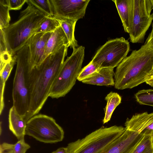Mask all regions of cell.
I'll list each match as a JSON object with an SVG mask.
<instances>
[{"label":"cell","instance_id":"obj_17","mask_svg":"<svg viewBox=\"0 0 153 153\" xmlns=\"http://www.w3.org/2000/svg\"><path fill=\"white\" fill-rule=\"evenodd\" d=\"M113 68H103L91 77L83 80V83L100 86H114L115 72Z\"/></svg>","mask_w":153,"mask_h":153},{"label":"cell","instance_id":"obj_4","mask_svg":"<svg viewBox=\"0 0 153 153\" xmlns=\"http://www.w3.org/2000/svg\"><path fill=\"white\" fill-rule=\"evenodd\" d=\"M16 54L17 66L12 91L13 106L25 119L29 112L30 102V52L27 44L26 43Z\"/></svg>","mask_w":153,"mask_h":153},{"label":"cell","instance_id":"obj_2","mask_svg":"<svg viewBox=\"0 0 153 153\" xmlns=\"http://www.w3.org/2000/svg\"><path fill=\"white\" fill-rule=\"evenodd\" d=\"M153 71V49L144 44L117 67L114 87L118 90L134 88L149 79Z\"/></svg>","mask_w":153,"mask_h":153},{"label":"cell","instance_id":"obj_10","mask_svg":"<svg viewBox=\"0 0 153 153\" xmlns=\"http://www.w3.org/2000/svg\"><path fill=\"white\" fill-rule=\"evenodd\" d=\"M54 17L77 22L84 16L90 0H50Z\"/></svg>","mask_w":153,"mask_h":153},{"label":"cell","instance_id":"obj_35","mask_svg":"<svg viewBox=\"0 0 153 153\" xmlns=\"http://www.w3.org/2000/svg\"><path fill=\"white\" fill-rule=\"evenodd\" d=\"M151 1L152 4V8L153 9V0H151Z\"/></svg>","mask_w":153,"mask_h":153},{"label":"cell","instance_id":"obj_24","mask_svg":"<svg viewBox=\"0 0 153 153\" xmlns=\"http://www.w3.org/2000/svg\"><path fill=\"white\" fill-rule=\"evenodd\" d=\"M131 153H153V146L151 135H144Z\"/></svg>","mask_w":153,"mask_h":153},{"label":"cell","instance_id":"obj_27","mask_svg":"<svg viewBox=\"0 0 153 153\" xmlns=\"http://www.w3.org/2000/svg\"><path fill=\"white\" fill-rule=\"evenodd\" d=\"M100 69L97 65L91 61L87 65L81 69L77 79L82 82L91 77Z\"/></svg>","mask_w":153,"mask_h":153},{"label":"cell","instance_id":"obj_12","mask_svg":"<svg viewBox=\"0 0 153 153\" xmlns=\"http://www.w3.org/2000/svg\"><path fill=\"white\" fill-rule=\"evenodd\" d=\"M139 133L126 129L116 143L105 153H131L144 136Z\"/></svg>","mask_w":153,"mask_h":153},{"label":"cell","instance_id":"obj_31","mask_svg":"<svg viewBox=\"0 0 153 153\" xmlns=\"http://www.w3.org/2000/svg\"><path fill=\"white\" fill-rule=\"evenodd\" d=\"M145 44L147 45L153 49V23L152 25V31L147 38Z\"/></svg>","mask_w":153,"mask_h":153},{"label":"cell","instance_id":"obj_7","mask_svg":"<svg viewBox=\"0 0 153 153\" xmlns=\"http://www.w3.org/2000/svg\"><path fill=\"white\" fill-rule=\"evenodd\" d=\"M25 134L40 142L54 143L63 140L64 132L62 128L53 117L39 114L28 120Z\"/></svg>","mask_w":153,"mask_h":153},{"label":"cell","instance_id":"obj_6","mask_svg":"<svg viewBox=\"0 0 153 153\" xmlns=\"http://www.w3.org/2000/svg\"><path fill=\"white\" fill-rule=\"evenodd\" d=\"M84 47L73 49L71 56L67 57L51 88L49 97L58 99L64 97L76 83L85 56Z\"/></svg>","mask_w":153,"mask_h":153},{"label":"cell","instance_id":"obj_9","mask_svg":"<svg viewBox=\"0 0 153 153\" xmlns=\"http://www.w3.org/2000/svg\"><path fill=\"white\" fill-rule=\"evenodd\" d=\"M151 0H134L133 25L129 33L133 43H142L153 20Z\"/></svg>","mask_w":153,"mask_h":153},{"label":"cell","instance_id":"obj_5","mask_svg":"<svg viewBox=\"0 0 153 153\" xmlns=\"http://www.w3.org/2000/svg\"><path fill=\"white\" fill-rule=\"evenodd\" d=\"M126 130L122 126H102L83 138L68 144V153H105Z\"/></svg>","mask_w":153,"mask_h":153},{"label":"cell","instance_id":"obj_20","mask_svg":"<svg viewBox=\"0 0 153 153\" xmlns=\"http://www.w3.org/2000/svg\"><path fill=\"white\" fill-rule=\"evenodd\" d=\"M30 146L25 139L18 140L14 144L4 142L0 145V153H25Z\"/></svg>","mask_w":153,"mask_h":153},{"label":"cell","instance_id":"obj_11","mask_svg":"<svg viewBox=\"0 0 153 153\" xmlns=\"http://www.w3.org/2000/svg\"><path fill=\"white\" fill-rule=\"evenodd\" d=\"M53 32L34 33L27 42L30 52L29 72L43 62L45 45Z\"/></svg>","mask_w":153,"mask_h":153},{"label":"cell","instance_id":"obj_26","mask_svg":"<svg viewBox=\"0 0 153 153\" xmlns=\"http://www.w3.org/2000/svg\"><path fill=\"white\" fill-rule=\"evenodd\" d=\"M9 10L6 0H0V29H5L10 25Z\"/></svg>","mask_w":153,"mask_h":153},{"label":"cell","instance_id":"obj_22","mask_svg":"<svg viewBox=\"0 0 153 153\" xmlns=\"http://www.w3.org/2000/svg\"><path fill=\"white\" fill-rule=\"evenodd\" d=\"M26 3L32 4L42 12L46 17H54L50 0H27Z\"/></svg>","mask_w":153,"mask_h":153},{"label":"cell","instance_id":"obj_36","mask_svg":"<svg viewBox=\"0 0 153 153\" xmlns=\"http://www.w3.org/2000/svg\"><path fill=\"white\" fill-rule=\"evenodd\" d=\"M153 77V71L152 73V75L151 76V78H151L152 77Z\"/></svg>","mask_w":153,"mask_h":153},{"label":"cell","instance_id":"obj_34","mask_svg":"<svg viewBox=\"0 0 153 153\" xmlns=\"http://www.w3.org/2000/svg\"><path fill=\"white\" fill-rule=\"evenodd\" d=\"M151 136L152 137V144H153V132L152 133V134L151 135Z\"/></svg>","mask_w":153,"mask_h":153},{"label":"cell","instance_id":"obj_18","mask_svg":"<svg viewBox=\"0 0 153 153\" xmlns=\"http://www.w3.org/2000/svg\"><path fill=\"white\" fill-rule=\"evenodd\" d=\"M105 100L107 104L104 109L105 115L102 120L104 124L110 120L114 111L121 102V97L117 93L111 92L107 95Z\"/></svg>","mask_w":153,"mask_h":153},{"label":"cell","instance_id":"obj_1","mask_svg":"<svg viewBox=\"0 0 153 153\" xmlns=\"http://www.w3.org/2000/svg\"><path fill=\"white\" fill-rule=\"evenodd\" d=\"M64 45L48 56L38 66L29 72L30 102L26 121L37 114L49 97L50 91L67 56L68 48Z\"/></svg>","mask_w":153,"mask_h":153},{"label":"cell","instance_id":"obj_3","mask_svg":"<svg viewBox=\"0 0 153 153\" xmlns=\"http://www.w3.org/2000/svg\"><path fill=\"white\" fill-rule=\"evenodd\" d=\"M18 20L4 30L9 51L13 56L26 43L46 17L40 11L27 3Z\"/></svg>","mask_w":153,"mask_h":153},{"label":"cell","instance_id":"obj_16","mask_svg":"<svg viewBox=\"0 0 153 153\" xmlns=\"http://www.w3.org/2000/svg\"><path fill=\"white\" fill-rule=\"evenodd\" d=\"M8 119L10 130L18 140L24 139L27 122L23 117L18 114L13 106L10 110Z\"/></svg>","mask_w":153,"mask_h":153},{"label":"cell","instance_id":"obj_25","mask_svg":"<svg viewBox=\"0 0 153 153\" xmlns=\"http://www.w3.org/2000/svg\"><path fill=\"white\" fill-rule=\"evenodd\" d=\"M137 102L140 105L153 107V89H143L134 94Z\"/></svg>","mask_w":153,"mask_h":153},{"label":"cell","instance_id":"obj_30","mask_svg":"<svg viewBox=\"0 0 153 153\" xmlns=\"http://www.w3.org/2000/svg\"><path fill=\"white\" fill-rule=\"evenodd\" d=\"M5 83L0 79V113L1 114V112L4 107V92L5 87Z\"/></svg>","mask_w":153,"mask_h":153},{"label":"cell","instance_id":"obj_19","mask_svg":"<svg viewBox=\"0 0 153 153\" xmlns=\"http://www.w3.org/2000/svg\"><path fill=\"white\" fill-rule=\"evenodd\" d=\"M55 18L59 21L69 42L71 48L74 49L78 47L77 42L75 39L74 35L75 28L77 22L67 19Z\"/></svg>","mask_w":153,"mask_h":153},{"label":"cell","instance_id":"obj_15","mask_svg":"<svg viewBox=\"0 0 153 153\" xmlns=\"http://www.w3.org/2000/svg\"><path fill=\"white\" fill-rule=\"evenodd\" d=\"M64 45L70 46L69 42L61 26L52 33L45 45L43 62L50 54Z\"/></svg>","mask_w":153,"mask_h":153},{"label":"cell","instance_id":"obj_21","mask_svg":"<svg viewBox=\"0 0 153 153\" xmlns=\"http://www.w3.org/2000/svg\"><path fill=\"white\" fill-rule=\"evenodd\" d=\"M0 71L6 64L11 60L13 56L9 51L3 29H0Z\"/></svg>","mask_w":153,"mask_h":153},{"label":"cell","instance_id":"obj_8","mask_svg":"<svg viewBox=\"0 0 153 153\" xmlns=\"http://www.w3.org/2000/svg\"><path fill=\"white\" fill-rule=\"evenodd\" d=\"M130 49L129 43L124 38L111 39L100 48L91 61L100 69L114 68L127 57Z\"/></svg>","mask_w":153,"mask_h":153},{"label":"cell","instance_id":"obj_28","mask_svg":"<svg viewBox=\"0 0 153 153\" xmlns=\"http://www.w3.org/2000/svg\"><path fill=\"white\" fill-rule=\"evenodd\" d=\"M16 54L14 56L11 60L7 63L3 69L0 71V79L6 82L16 62Z\"/></svg>","mask_w":153,"mask_h":153},{"label":"cell","instance_id":"obj_29","mask_svg":"<svg viewBox=\"0 0 153 153\" xmlns=\"http://www.w3.org/2000/svg\"><path fill=\"white\" fill-rule=\"evenodd\" d=\"M26 1L27 0H6L10 10H20Z\"/></svg>","mask_w":153,"mask_h":153},{"label":"cell","instance_id":"obj_23","mask_svg":"<svg viewBox=\"0 0 153 153\" xmlns=\"http://www.w3.org/2000/svg\"><path fill=\"white\" fill-rule=\"evenodd\" d=\"M60 26L59 21L55 18L46 17L35 33L53 32Z\"/></svg>","mask_w":153,"mask_h":153},{"label":"cell","instance_id":"obj_32","mask_svg":"<svg viewBox=\"0 0 153 153\" xmlns=\"http://www.w3.org/2000/svg\"><path fill=\"white\" fill-rule=\"evenodd\" d=\"M51 153H68V149L66 147H62L58 148Z\"/></svg>","mask_w":153,"mask_h":153},{"label":"cell","instance_id":"obj_14","mask_svg":"<svg viewBox=\"0 0 153 153\" xmlns=\"http://www.w3.org/2000/svg\"><path fill=\"white\" fill-rule=\"evenodd\" d=\"M153 123V112H145L136 114L128 118L125 126L126 129L140 133Z\"/></svg>","mask_w":153,"mask_h":153},{"label":"cell","instance_id":"obj_33","mask_svg":"<svg viewBox=\"0 0 153 153\" xmlns=\"http://www.w3.org/2000/svg\"><path fill=\"white\" fill-rule=\"evenodd\" d=\"M145 82L147 84L153 87V77L148 80Z\"/></svg>","mask_w":153,"mask_h":153},{"label":"cell","instance_id":"obj_13","mask_svg":"<svg viewBox=\"0 0 153 153\" xmlns=\"http://www.w3.org/2000/svg\"><path fill=\"white\" fill-rule=\"evenodd\" d=\"M116 5L124 30L130 33L132 27L134 0H112Z\"/></svg>","mask_w":153,"mask_h":153}]
</instances>
